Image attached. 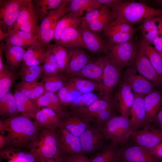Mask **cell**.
Returning <instances> with one entry per match:
<instances>
[{
	"label": "cell",
	"mask_w": 162,
	"mask_h": 162,
	"mask_svg": "<svg viewBox=\"0 0 162 162\" xmlns=\"http://www.w3.org/2000/svg\"><path fill=\"white\" fill-rule=\"evenodd\" d=\"M7 37V33L5 32L0 28V41H1L3 39L5 40Z\"/></svg>",
	"instance_id": "59"
},
{
	"label": "cell",
	"mask_w": 162,
	"mask_h": 162,
	"mask_svg": "<svg viewBox=\"0 0 162 162\" xmlns=\"http://www.w3.org/2000/svg\"><path fill=\"white\" fill-rule=\"evenodd\" d=\"M32 118L20 113L0 119V134L4 140L3 148L30 152L41 129Z\"/></svg>",
	"instance_id": "1"
},
{
	"label": "cell",
	"mask_w": 162,
	"mask_h": 162,
	"mask_svg": "<svg viewBox=\"0 0 162 162\" xmlns=\"http://www.w3.org/2000/svg\"><path fill=\"white\" fill-rule=\"evenodd\" d=\"M69 12L68 0H64L58 8L51 12L41 22L36 36L38 40L45 44H49L53 39L55 29L58 22Z\"/></svg>",
	"instance_id": "7"
},
{
	"label": "cell",
	"mask_w": 162,
	"mask_h": 162,
	"mask_svg": "<svg viewBox=\"0 0 162 162\" xmlns=\"http://www.w3.org/2000/svg\"><path fill=\"white\" fill-rule=\"evenodd\" d=\"M120 146L111 142L93 155L91 162H115L119 158Z\"/></svg>",
	"instance_id": "36"
},
{
	"label": "cell",
	"mask_w": 162,
	"mask_h": 162,
	"mask_svg": "<svg viewBox=\"0 0 162 162\" xmlns=\"http://www.w3.org/2000/svg\"><path fill=\"white\" fill-rule=\"evenodd\" d=\"M33 119L40 128L56 130L60 125L61 118L52 109L44 107L40 109Z\"/></svg>",
	"instance_id": "24"
},
{
	"label": "cell",
	"mask_w": 162,
	"mask_h": 162,
	"mask_svg": "<svg viewBox=\"0 0 162 162\" xmlns=\"http://www.w3.org/2000/svg\"><path fill=\"white\" fill-rule=\"evenodd\" d=\"M44 74L52 76L59 74L57 64L48 61H45L43 64Z\"/></svg>",
	"instance_id": "51"
},
{
	"label": "cell",
	"mask_w": 162,
	"mask_h": 162,
	"mask_svg": "<svg viewBox=\"0 0 162 162\" xmlns=\"http://www.w3.org/2000/svg\"><path fill=\"white\" fill-rule=\"evenodd\" d=\"M162 16L152 17L140 24L138 28L140 30L141 37L147 43L153 44L154 39L159 34L160 21Z\"/></svg>",
	"instance_id": "28"
},
{
	"label": "cell",
	"mask_w": 162,
	"mask_h": 162,
	"mask_svg": "<svg viewBox=\"0 0 162 162\" xmlns=\"http://www.w3.org/2000/svg\"><path fill=\"white\" fill-rule=\"evenodd\" d=\"M108 7L105 5H102L98 9L94 10L86 14L82 17L80 26L86 27L88 25L96 20L106 10Z\"/></svg>",
	"instance_id": "49"
},
{
	"label": "cell",
	"mask_w": 162,
	"mask_h": 162,
	"mask_svg": "<svg viewBox=\"0 0 162 162\" xmlns=\"http://www.w3.org/2000/svg\"><path fill=\"white\" fill-rule=\"evenodd\" d=\"M16 79V75L12 70L4 66L0 71V98L9 92Z\"/></svg>",
	"instance_id": "45"
},
{
	"label": "cell",
	"mask_w": 162,
	"mask_h": 162,
	"mask_svg": "<svg viewBox=\"0 0 162 162\" xmlns=\"http://www.w3.org/2000/svg\"><path fill=\"white\" fill-rule=\"evenodd\" d=\"M116 18L132 25L141 24L148 19L162 16V10L149 7L141 2L124 1L111 9Z\"/></svg>",
	"instance_id": "2"
},
{
	"label": "cell",
	"mask_w": 162,
	"mask_h": 162,
	"mask_svg": "<svg viewBox=\"0 0 162 162\" xmlns=\"http://www.w3.org/2000/svg\"><path fill=\"white\" fill-rule=\"evenodd\" d=\"M91 122L84 115L72 110L66 112L61 118L59 128H64L74 135L79 137L88 127Z\"/></svg>",
	"instance_id": "16"
},
{
	"label": "cell",
	"mask_w": 162,
	"mask_h": 162,
	"mask_svg": "<svg viewBox=\"0 0 162 162\" xmlns=\"http://www.w3.org/2000/svg\"><path fill=\"white\" fill-rule=\"evenodd\" d=\"M148 150L154 157L159 159L162 158V141Z\"/></svg>",
	"instance_id": "53"
},
{
	"label": "cell",
	"mask_w": 162,
	"mask_h": 162,
	"mask_svg": "<svg viewBox=\"0 0 162 162\" xmlns=\"http://www.w3.org/2000/svg\"><path fill=\"white\" fill-rule=\"evenodd\" d=\"M25 51L23 48L5 42L4 45L3 51L8 67L10 69L16 70L22 64Z\"/></svg>",
	"instance_id": "27"
},
{
	"label": "cell",
	"mask_w": 162,
	"mask_h": 162,
	"mask_svg": "<svg viewBox=\"0 0 162 162\" xmlns=\"http://www.w3.org/2000/svg\"><path fill=\"white\" fill-rule=\"evenodd\" d=\"M7 33L6 42L24 49L39 41L35 36L21 30H9Z\"/></svg>",
	"instance_id": "29"
},
{
	"label": "cell",
	"mask_w": 162,
	"mask_h": 162,
	"mask_svg": "<svg viewBox=\"0 0 162 162\" xmlns=\"http://www.w3.org/2000/svg\"><path fill=\"white\" fill-rule=\"evenodd\" d=\"M15 91L34 100L38 99L45 92L43 84L41 81H21L16 85Z\"/></svg>",
	"instance_id": "30"
},
{
	"label": "cell",
	"mask_w": 162,
	"mask_h": 162,
	"mask_svg": "<svg viewBox=\"0 0 162 162\" xmlns=\"http://www.w3.org/2000/svg\"><path fill=\"white\" fill-rule=\"evenodd\" d=\"M153 44L155 50L162 58V43L159 34L154 40Z\"/></svg>",
	"instance_id": "55"
},
{
	"label": "cell",
	"mask_w": 162,
	"mask_h": 162,
	"mask_svg": "<svg viewBox=\"0 0 162 162\" xmlns=\"http://www.w3.org/2000/svg\"><path fill=\"white\" fill-rule=\"evenodd\" d=\"M132 68L150 81L156 88L162 89V77L156 72L140 46Z\"/></svg>",
	"instance_id": "15"
},
{
	"label": "cell",
	"mask_w": 162,
	"mask_h": 162,
	"mask_svg": "<svg viewBox=\"0 0 162 162\" xmlns=\"http://www.w3.org/2000/svg\"><path fill=\"white\" fill-rule=\"evenodd\" d=\"M41 162H65V161L63 158L60 157L56 158L46 159Z\"/></svg>",
	"instance_id": "57"
},
{
	"label": "cell",
	"mask_w": 162,
	"mask_h": 162,
	"mask_svg": "<svg viewBox=\"0 0 162 162\" xmlns=\"http://www.w3.org/2000/svg\"><path fill=\"white\" fill-rule=\"evenodd\" d=\"M41 78L45 92L54 93L63 87L68 81L67 77L61 74L52 76L43 74Z\"/></svg>",
	"instance_id": "40"
},
{
	"label": "cell",
	"mask_w": 162,
	"mask_h": 162,
	"mask_svg": "<svg viewBox=\"0 0 162 162\" xmlns=\"http://www.w3.org/2000/svg\"><path fill=\"white\" fill-rule=\"evenodd\" d=\"M143 127L133 132L131 137L133 143L149 150L162 141V129L150 124Z\"/></svg>",
	"instance_id": "13"
},
{
	"label": "cell",
	"mask_w": 162,
	"mask_h": 162,
	"mask_svg": "<svg viewBox=\"0 0 162 162\" xmlns=\"http://www.w3.org/2000/svg\"><path fill=\"white\" fill-rule=\"evenodd\" d=\"M64 0H36L33 1L39 22L51 12L58 8Z\"/></svg>",
	"instance_id": "39"
},
{
	"label": "cell",
	"mask_w": 162,
	"mask_h": 162,
	"mask_svg": "<svg viewBox=\"0 0 162 162\" xmlns=\"http://www.w3.org/2000/svg\"><path fill=\"white\" fill-rule=\"evenodd\" d=\"M56 43L67 48H81L86 49L81 32L79 28H70L65 29Z\"/></svg>",
	"instance_id": "26"
},
{
	"label": "cell",
	"mask_w": 162,
	"mask_h": 162,
	"mask_svg": "<svg viewBox=\"0 0 162 162\" xmlns=\"http://www.w3.org/2000/svg\"><path fill=\"white\" fill-rule=\"evenodd\" d=\"M13 149H8L4 153V158L11 160L16 159L22 162H37L36 158L32 152L20 151Z\"/></svg>",
	"instance_id": "47"
},
{
	"label": "cell",
	"mask_w": 162,
	"mask_h": 162,
	"mask_svg": "<svg viewBox=\"0 0 162 162\" xmlns=\"http://www.w3.org/2000/svg\"><path fill=\"white\" fill-rule=\"evenodd\" d=\"M159 35L160 38L161 40L162 43V17L160 22L159 28Z\"/></svg>",
	"instance_id": "60"
},
{
	"label": "cell",
	"mask_w": 162,
	"mask_h": 162,
	"mask_svg": "<svg viewBox=\"0 0 162 162\" xmlns=\"http://www.w3.org/2000/svg\"><path fill=\"white\" fill-rule=\"evenodd\" d=\"M112 100L121 115L129 119L131 110L134 102V93L129 85L122 79Z\"/></svg>",
	"instance_id": "11"
},
{
	"label": "cell",
	"mask_w": 162,
	"mask_h": 162,
	"mask_svg": "<svg viewBox=\"0 0 162 162\" xmlns=\"http://www.w3.org/2000/svg\"><path fill=\"white\" fill-rule=\"evenodd\" d=\"M76 90L72 84L68 80L65 85L57 92V96L60 102L63 106H67L73 103L76 97L81 95H77Z\"/></svg>",
	"instance_id": "43"
},
{
	"label": "cell",
	"mask_w": 162,
	"mask_h": 162,
	"mask_svg": "<svg viewBox=\"0 0 162 162\" xmlns=\"http://www.w3.org/2000/svg\"><path fill=\"white\" fill-rule=\"evenodd\" d=\"M134 100L131 110L129 122L134 132L143 127L145 122L146 111L144 99L146 95L134 92Z\"/></svg>",
	"instance_id": "22"
},
{
	"label": "cell",
	"mask_w": 162,
	"mask_h": 162,
	"mask_svg": "<svg viewBox=\"0 0 162 162\" xmlns=\"http://www.w3.org/2000/svg\"><path fill=\"white\" fill-rule=\"evenodd\" d=\"M9 162H22L21 161L16 159L11 160Z\"/></svg>",
	"instance_id": "62"
},
{
	"label": "cell",
	"mask_w": 162,
	"mask_h": 162,
	"mask_svg": "<svg viewBox=\"0 0 162 162\" xmlns=\"http://www.w3.org/2000/svg\"><path fill=\"white\" fill-rule=\"evenodd\" d=\"M14 94L20 113L33 119L39 110L37 100L30 98L17 91H15Z\"/></svg>",
	"instance_id": "31"
},
{
	"label": "cell",
	"mask_w": 162,
	"mask_h": 162,
	"mask_svg": "<svg viewBox=\"0 0 162 162\" xmlns=\"http://www.w3.org/2000/svg\"><path fill=\"white\" fill-rule=\"evenodd\" d=\"M156 3L159 5H162V0H158L155 1Z\"/></svg>",
	"instance_id": "61"
},
{
	"label": "cell",
	"mask_w": 162,
	"mask_h": 162,
	"mask_svg": "<svg viewBox=\"0 0 162 162\" xmlns=\"http://www.w3.org/2000/svg\"><path fill=\"white\" fill-rule=\"evenodd\" d=\"M30 152L35 156L37 162L61 157L57 130L41 128Z\"/></svg>",
	"instance_id": "4"
},
{
	"label": "cell",
	"mask_w": 162,
	"mask_h": 162,
	"mask_svg": "<svg viewBox=\"0 0 162 162\" xmlns=\"http://www.w3.org/2000/svg\"><path fill=\"white\" fill-rule=\"evenodd\" d=\"M153 122L158 128L162 129V105Z\"/></svg>",
	"instance_id": "56"
},
{
	"label": "cell",
	"mask_w": 162,
	"mask_h": 162,
	"mask_svg": "<svg viewBox=\"0 0 162 162\" xmlns=\"http://www.w3.org/2000/svg\"><path fill=\"white\" fill-rule=\"evenodd\" d=\"M140 47V40L131 38L117 44L106 43L104 55L108 59L120 66L132 68Z\"/></svg>",
	"instance_id": "3"
},
{
	"label": "cell",
	"mask_w": 162,
	"mask_h": 162,
	"mask_svg": "<svg viewBox=\"0 0 162 162\" xmlns=\"http://www.w3.org/2000/svg\"><path fill=\"white\" fill-rule=\"evenodd\" d=\"M75 89L81 94L98 92L99 93V84L92 80L81 77L71 76L67 77Z\"/></svg>",
	"instance_id": "38"
},
{
	"label": "cell",
	"mask_w": 162,
	"mask_h": 162,
	"mask_svg": "<svg viewBox=\"0 0 162 162\" xmlns=\"http://www.w3.org/2000/svg\"><path fill=\"white\" fill-rule=\"evenodd\" d=\"M72 110L84 115L91 122L102 128L112 118L118 116L112 99L104 96L89 106Z\"/></svg>",
	"instance_id": "5"
},
{
	"label": "cell",
	"mask_w": 162,
	"mask_h": 162,
	"mask_svg": "<svg viewBox=\"0 0 162 162\" xmlns=\"http://www.w3.org/2000/svg\"><path fill=\"white\" fill-rule=\"evenodd\" d=\"M135 33L134 32H117L103 35L106 39V43L117 44L129 40Z\"/></svg>",
	"instance_id": "48"
},
{
	"label": "cell",
	"mask_w": 162,
	"mask_h": 162,
	"mask_svg": "<svg viewBox=\"0 0 162 162\" xmlns=\"http://www.w3.org/2000/svg\"><path fill=\"white\" fill-rule=\"evenodd\" d=\"M119 155L121 160L126 162H160L148 149L134 143L120 146Z\"/></svg>",
	"instance_id": "17"
},
{
	"label": "cell",
	"mask_w": 162,
	"mask_h": 162,
	"mask_svg": "<svg viewBox=\"0 0 162 162\" xmlns=\"http://www.w3.org/2000/svg\"><path fill=\"white\" fill-rule=\"evenodd\" d=\"M14 94L9 92L0 98V115L8 118L19 115Z\"/></svg>",
	"instance_id": "34"
},
{
	"label": "cell",
	"mask_w": 162,
	"mask_h": 162,
	"mask_svg": "<svg viewBox=\"0 0 162 162\" xmlns=\"http://www.w3.org/2000/svg\"><path fill=\"white\" fill-rule=\"evenodd\" d=\"M39 22L33 1L26 0L21 7L16 20L10 30L23 31L36 36L39 26Z\"/></svg>",
	"instance_id": "9"
},
{
	"label": "cell",
	"mask_w": 162,
	"mask_h": 162,
	"mask_svg": "<svg viewBox=\"0 0 162 162\" xmlns=\"http://www.w3.org/2000/svg\"><path fill=\"white\" fill-rule=\"evenodd\" d=\"M102 130L106 141L120 146L128 143L133 133L129 119L121 115L112 118Z\"/></svg>",
	"instance_id": "6"
},
{
	"label": "cell",
	"mask_w": 162,
	"mask_h": 162,
	"mask_svg": "<svg viewBox=\"0 0 162 162\" xmlns=\"http://www.w3.org/2000/svg\"><path fill=\"white\" fill-rule=\"evenodd\" d=\"M160 162H162V160L161 161H160Z\"/></svg>",
	"instance_id": "64"
},
{
	"label": "cell",
	"mask_w": 162,
	"mask_h": 162,
	"mask_svg": "<svg viewBox=\"0 0 162 162\" xmlns=\"http://www.w3.org/2000/svg\"><path fill=\"white\" fill-rule=\"evenodd\" d=\"M63 158L65 162H91L92 159V157L89 158L85 154Z\"/></svg>",
	"instance_id": "52"
},
{
	"label": "cell",
	"mask_w": 162,
	"mask_h": 162,
	"mask_svg": "<svg viewBox=\"0 0 162 162\" xmlns=\"http://www.w3.org/2000/svg\"><path fill=\"white\" fill-rule=\"evenodd\" d=\"M0 28L5 32L11 29L20 8L26 0L0 1Z\"/></svg>",
	"instance_id": "12"
},
{
	"label": "cell",
	"mask_w": 162,
	"mask_h": 162,
	"mask_svg": "<svg viewBox=\"0 0 162 162\" xmlns=\"http://www.w3.org/2000/svg\"><path fill=\"white\" fill-rule=\"evenodd\" d=\"M105 57L106 64L99 83V93L112 99L113 92L122 79L124 67Z\"/></svg>",
	"instance_id": "8"
},
{
	"label": "cell",
	"mask_w": 162,
	"mask_h": 162,
	"mask_svg": "<svg viewBox=\"0 0 162 162\" xmlns=\"http://www.w3.org/2000/svg\"><path fill=\"white\" fill-rule=\"evenodd\" d=\"M52 51L56 58L59 73L63 75L68 63L69 49L55 43L53 44Z\"/></svg>",
	"instance_id": "41"
},
{
	"label": "cell",
	"mask_w": 162,
	"mask_h": 162,
	"mask_svg": "<svg viewBox=\"0 0 162 162\" xmlns=\"http://www.w3.org/2000/svg\"><path fill=\"white\" fill-rule=\"evenodd\" d=\"M139 40L141 49L156 72L162 77V58L154 47L146 43L141 37Z\"/></svg>",
	"instance_id": "37"
},
{
	"label": "cell",
	"mask_w": 162,
	"mask_h": 162,
	"mask_svg": "<svg viewBox=\"0 0 162 162\" xmlns=\"http://www.w3.org/2000/svg\"><path fill=\"white\" fill-rule=\"evenodd\" d=\"M83 154L94 155L107 145L102 128L97 125L90 124L79 136Z\"/></svg>",
	"instance_id": "10"
},
{
	"label": "cell",
	"mask_w": 162,
	"mask_h": 162,
	"mask_svg": "<svg viewBox=\"0 0 162 162\" xmlns=\"http://www.w3.org/2000/svg\"><path fill=\"white\" fill-rule=\"evenodd\" d=\"M138 30V28H135L123 20L116 18L102 32L103 35L117 32L136 33Z\"/></svg>",
	"instance_id": "46"
},
{
	"label": "cell",
	"mask_w": 162,
	"mask_h": 162,
	"mask_svg": "<svg viewBox=\"0 0 162 162\" xmlns=\"http://www.w3.org/2000/svg\"><path fill=\"white\" fill-rule=\"evenodd\" d=\"M4 44H0V71L1 70L4 68V66L2 62V53L3 51Z\"/></svg>",
	"instance_id": "58"
},
{
	"label": "cell",
	"mask_w": 162,
	"mask_h": 162,
	"mask_svg": "<svg viewBox=\"0 0 162 162\" xmlns=\"http://www.w3.org/2000/svg\"><path fill=\"white\" fill-rule=\"evenodd\" d=\"M116 19L113 12L108 7L105 12L96 20L86 27L91 31L99 34Z\"/></svg>",
	"instance_id": "44"
},
{
	"label": "cell",
	"mask_w": 162,
	"mask_h": 162,
	"mask_svg": "<svg viewBox=\"0 0 162 162\" xmlns=\"http://www.w3.org/2000/svg\"><path fill=\"white\" fill-rule=\"evenodd\" d=\"M102 4L98 0H69L68 7L70 12L80 17L100 7Z\"/></svg>",
	"instance_id": "32"
},
{
	"label": "cell",
	"mask_w": 162,
	"mask_h": 162,
	"mask_svg": "<svg viewBox=\"0 0 162 162\" xmlns=\"http://www.w3.org/2000/svg\"><path fill=\"white\" fill-rule=\"evenodd\" d=\"M44 74L42 65L28 66L22 64L20 71L21 81H38Z\"/></svg>",
	"instance_id": "42"
},
{
	"label": "cell",
	"mask_w": 162,
	"mask_h": 162,
	"mask_svg": "<svg viewBox=\"0 0 162 162\" xmlns=\"http://www.w3.org/2000/svg\"><path fill=\"white\" fill-rule=\"evenodd\" d=\"M47 45L38 41L29 46L24 53L22 64L33 66L43 64L46 58Z\"/></svg>",
	"instance_id": "23"
},
{
	"label": "cell",
	"mask_w": 162,
	"mask_h": 162,
	"mask_svg": "<svg viewBox=\"0 0 162 162\" xmlns=\"http://www.w3.org/2000/svg\"><path fill=\"white\" fill-rule=\"evenodd\" d=\"M61 157L64 158L84 154L79 137L73 134L64 128L57 129Z\"/></svg>",
	"instance_id": "14"
},
{
	"label": "cell",
	"mask_w": 162,
	"mask_h": 162,
	"mask_svg": "<svg viewBox=\"0 0 162 162\" xmlns=\"http://www.w3.org/2000/svg\"><path fill=\"white\" fill-rule=\"evenodd\" d=\"M70 57L67 68L64 75L67 77L81 70L92 58L83 48H68Z\"/></svg>",
	"instance_id": "21"
},
{
	"label": "cell",
	"mask_w": 162,
	"mask_h": 162,
	"mask_svg": "<svg viewBox=\"0 0 162 162\" xmlns=\"http://www.w3.org/2000/svg\"><path fill=\"white\" fill-rule=\"evenodd\" d=\"M39 108L42 106L50 108L56 112L61 118L65 115L60 101L56 94L45 92L44 94L37 99Z\"/></svg>",
	"instance_id": "35"
},
{
	"label": "cell",
	"mask_w": 162,
	"mask_h": 162,
	"mask_svg": "<svg viewBox=\"0 0 162 162\" xmlns=\"http://www.w3.org/2000/svg\"><path fill=\"white\" fill-rule=\"evenodd\" d=\"M136 73L132 68H127L124 70L122 78L134 92L146 95L155 89L156 88L152 83Z\"/></svg>",
	"instance_id": "19"
},
{
	"label": "cell",
	"mask_w": 162,
	"mask_h": 162,
	"mask_svg": "<svg viewBox=\"0 0 162 162\" xmlns=\"http://www.w3.org/2000/svg\"><path fill=\"white\" fill-rule=\"evenodd\" d=\"M104 97L100 93L97 94L92 92L84 94L80 97L77 103L80 106L79 107L88 106Z\"/></svg>",
	"instance_id": "50"
},
{
	"label": "cell",
	"mask_w": 162,
	"mask_h": 162,
	"mask_svg": "<svg viewBox=\"0 0 162 162\" xmlns=\"http://www.w3.org/2000/svg\"><path fill=\"white\" fill-rule=\"evenodd\" d=\"M144 103L146 117L144 126L153 122L160 108L162 105V89H155L146 95Z\"/></svg>",
	"instance_id": "25"
},
{
	"label": "cell",
	"mask_w": 162,
	"mask_h": 162,
	"mask_svg": "<svg viewBox=\"0 0 162 162\" xmlns=\"http://www.w3.org/2000/svg\"><path fill=\"white\" fill-rule=\"evenodd\" d=\"M106 64L104 55L92 58L81 70L67 77L75 76L88 79L99 84Z\"/></svg>",
	"instance_id": "18"
},
{
	"label": "cell",
	"mask_w": 162,
	"mask_h": 162,
	"mask_svg": "<svg viewBox=\"0 0 162 162\" xmlns=\"http://www.w3.org/2000/svg\"><path fill=\"white\" fill-rule=\"evenodd\" d=\"M78 28L86 49L92 54L98 56L104 55L106 43L99 34L85 27L80 26Z\"/></svg>",
	"instance_id": "20"
},
{
	"label": "cell",
	"mask_w": 162,
	"mask_h": 162,
	"mask_svg": "<svg viewBox=\"0 0 162 162\" xmlns=\"http://www.w3.org/2000/svg\"><path fill=\"white\" fill-rule=\"evenodd\" d=\"M82 17H80L76 14L69 12L62 17L56 27L54 35L55 43L59 40L60 35L65 29L70 28H77L80 26Z\"/></svg>",
	"instance_id": "33"
},
{
	"label": "cell",
	"mask_w": 162,
	"mask_h": 162,
	"mask_svg": "<svg viewBox=\"0 0 162 162\" xmlns=\"http://www.w3.org/2000/svg\"><path fill=\"white\" fill-rule=\"evenodd\" d=\"M115 162H126L121 160L120 158H119V159Z\"/></svg>",
	"instance_id": "63"
},
{
	"label": "cell",
	"mask_w": 162,
	"mask_h": 162,
	"mask_svg": "<svg viewBox=\"0 0 162 162\" xmlns=\"http://www.w3.org/2000/svg\"><path fill=\"white\" fill-rule=\"evenodd\" d=\"M102 5L107 6L110 9L114 8L124 1L121 0H98Z\"/></svg>",
	"instance_id": "54"
}]
</instances>
